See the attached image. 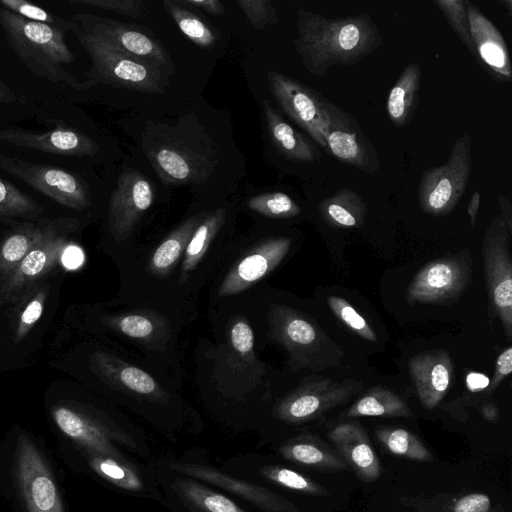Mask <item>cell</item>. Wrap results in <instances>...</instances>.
Returning <instances> with one entry per match:
<instances>
[{
  "instance_id": "1",
  "label": "cell",
  "mask_w": 512,
  "mask_h": 512,
  "mask_svg": "<svg viewBox=\"0 0 512 512\" xmlns=\"http://www.w3.org/2000/svg\"><path fill=\"white\" fill-rule=\"evenodd\" d=\"M295 49L304 68L316 77L333 66H351L383 43L380 29L367 12L330 18L306 9L297 11Z\"/></svg>"
},
{
  "instance_id": "2",
  "label": "cell",
  "mask_w": 512,
  "mask_h": 512,
  "mask_svg": "<svg viewBox=\"0 0 512 512\" xmlns=\"http://www.w3.org/2000/svg\"><path fill=\"white\" fill-rule=\"evenodd\" d=\"M0 25L18 59L36 76L84 89L63 65L74 62L65 42V29L27 20L0 6Z\"/></svg>"
},
{
  "instance_id": "3",
  "label": "cell",
  "mask_w": 512,
  "mask_h": 512,
  "mask_svg": "<svg viewBox=\"0 0 512 512\" xmlns=\"http://www.w3.org/2000/svg\"><path fill=\"white\" fill-rule=\"evenodd\" d=\"M266 325L268 338L287 351L293 370L336 366L344 354L317 324L290 306L270 303Z\"/></svg>"
},
{
  "instance_id": "4",
  "label": "cell",
  "mask_w": 512,
  "mask_h": 512,
  "mask_svg": "<svg viewBox=\"0 0 512 512\" xmlns=\"http://www.w3.org/2000/svg\"><path fill=\"white\" fill-rule=\"evenodd\" d=\"M288 236H265L240 248H230L214 276L212 300H233L268 277L290 252Z\"/></svg>"
},
{
  "instance_id": "5",
  "label": "cell",
  "mask_w": 512,
  "mask_h": 512,
  "mask_svg": "<svg viewBox=\"0 0 512 512\" xmlns=\"http://www.w3.org/2000/svg\"><path fill=\"white\" fill-rule=\"evenodd\" d=\"M69 29L91 59L88 79L83 85L85 89L106 83L144 93H162L165 90L167 81L160 69L119 51L103 38L81 28L74 20L69 21Z\"/></svg>"
},
{
  "instance_id": "6",
  "label": "cell",
  "mask_w": 512,
  "mask_h": 512,
  "mask_svg": "<svg viewBox=\"0 0 512 512\" xmlns=\"http://www.w3.org/2000/svg\"><path fill=\"white\" fill-rule=\"evenodd\" d=\"M184 320L177 313L143 306L106 314L101 318V323L144 356H150L153 361H163L164 356L168 360H174L177 356L180 324Z\"/></svg>"
},
{
  "instance_id": "7",
  "label": "cell",
  "mask_w": 512,
  "mask_h": 512,
  "mask_svg": "<svg viewBox=\"0 0 512 512\" xmlns=\"http://www.w3.org/2000/svg\"><path fill=\"white\" fill-rule=\"evenodd\" d=\"M224 324L220 335L222 341L210 356L215 384H268L267 366L256 355L255 334L248 318L241 313L230 314Z\"/></svg>"
},
{
  "instance_id": "8",
  "label": "cell",
  "mask_w": 512,
  "mask_h": 512,
  "mask_svg": "<svg viewBox=\"0 0 512 512\" xmlns=\"http://www.w3.org/2000/svg\"><path fill=\"white\" fill-rule=\"evenodd\" d=\"M471 169V137L464 132L454 142L447 161L422 174L417 190L421 209L438 217L449 214L466 191Z\"/></svg>"
},
{
  "instance_id": "9",
  "label": "cell",
  "mask_w": 512,
  "mask_h": 512,
  "mask_svg": "<svg viewBox=\"0 0 512 512\" xmlns=\"http://www.w3.org/2000/svg\"><path fill=\"white\" fill-rule=\"evenodd\" d=\"M502 217L497 215L486 230L482 255L486 285L495 312L504 331L512 337V262L509 252V236Z\"/></svg>"
},
{
  "instance_id": "10",
  "label": "cell",
  "mask_w": 512,
  "mask_h": 512,
  "mask_svg": "<svg viewBox=\"0 0 512 512\" xmlns=\"http://www.w3.org/2000/svg\"><path fill=\"white\" fill-rule=\"evenodd\" d=\"M327 153L338 161L374 174L380 168L377 150L364 134L357 119L325 97Z\"/></svg>"
},
{
  "instance_id": "11",
  "label": "cell",
  "mask_w": 512,
  "mask_h": 512,
  "mask_svg": "<svg viewBox=\"0 0 512 512\" xmlns=\"http://www.w3.org/2000/svg\"><path fill=\"white\" fill-rule=\"evenodd\" d=\"M269 90L280 108L327 152L325 97L303 83L277 71L267 73Z\"/></svg>"
},
{
  "instance_id": "12",
  "label": "cell",
  "mask_w": 512,
  "mask_h": 512,
  "mask_svg": "<svg viewBox=\"0 0 512 512\" xmlns=\"http://www.w3.org/2000/svg\"><path fill=\"white\" fill-rule=\"evenodd\" d=\"M0 168L65 207L83 210L90 206L85 183L63 169L3 154H0Z\"/></svg>"
},
{
  "instance_id": "13",
  "label": "cell",
  "mask_w": 512,
  "mask_h": 512,
  "mask_svg": "<svg viewBox=\"0 0 512 512\" xmlns=\"http://www.w3.org/2000/svg\"><path fill=\"white\" fill-rule=\"evenodd\" d=\"M471 278L470 259L463 253L436 259L423 266L410 282V303L444 304L458 299Z\"/></svg>"
},
{
  "instance_id": "14",
  "label": "cell",
  "mask_w": 512,
  "mask_h": 512,
  "mask_svg": "<svg viewBox=\"0 0 512 512\" xmlns=\"http://www.w3.org/2000/svg\"><path fill=\"white\" fill-rule=\"evenodd\" d=\"M361 387L352 380L336 382L324 377L303 379L279 404L278 414L290 422L319 418L345 403Z\"/></svg>"
},
{
  "instance_id": "15",
  "label": "cell",
  "mask_w": 512,
  "mask_h": 512,
  "mask_svg": "<svg viewBox=\"0 0 512 512\" xmlns=\"http://www.w3.org/2000/svg\"><path fill=\"white\" fill-rule=\"evenodd\" d=\"M18 486L28 512H64L54 479L41 454L20 434L15 453Z\"/></svg>"
},
{
  "instance_id": "16",
  "label": "cell",
  "mask_w": 512,
  "mask_h": 512,
  "mask_svg": "<svg viewBox=\"0 0 512 512\" xmlns=\"http://www.w3.org/2000/svg\"><path fill=\"white\" fill-rule=\"evenodd\" d=\"M153 199V187L143 174L134 169L121 173L108 206V231L115 243L132 236Z\"/></svg>"
},
{
  "instance_id": "17",
  "label": "cell",
  "mask_w": 512,
  "mask_h": 512,
  "mask_svg": "<svg viewBox=\"0 0 512 512\" xmlns=\"http://www.w3.org/2000/svg\"><path fill=\"white\" fill-rule=\"evenodd\" d=\"M73 20L84 30L103 38L119 51L160 69L170 66L165 49L146 34L125 23L91 14H77Z\"/></svg>"
},
{
  "instance_id": "18",
  "label": "cell",
  "mask_w": 512,
  "mask_h": 512,
  "mask_svg": "<svg viewBox=\"0 0 512 512\" xmlns=\"http://www.w3.org/2000/svg\"><path fill=\"white\" fill-rule=\"evenodd\" d=\"M66 239L51 225L44 228L41 238L0 284V303L10 301L22 289L48 274L61 260L67 247Z\"/></svg>"
},
{
  "instance_id": "19",
  "label": "cell",
  "mask_w": 512,
  "mask_h": 512,
  "mask_svg": "<svg viewBox=\"0 0 512 512\" xmlns=\"http://www.w3.org/2000/svg\"><path fill=\"white\" fill-rule=\"evenodd\" d=\"M90 367L103 383L117 390L155 401L168 398L166 390L151 373L114 354L95 351L90 357Z\"/></svg>"
},
{
  "instance_id": "20",
  "label": "cell",
  "mask_w": 512,
  "mask_h": 512,
  "mask_svg": "<svg viewBox=\"0 0 512 512\" xmlns=\"http://www.w3.org/2000/svg\"><path fill=\"white\" fill-rule=\"evenodd\" d=\"M466 4L475 56L480 58L497 81L511 82V60L501 32L475 4L468 0Z\"/></svg>"
},
{
  "instance_id": "21",
  "label": "cell",
  "mask_w": 512,
  "mask_h": 512,
  "mask_svg": "<svg viewBox=\"0 0 512 512\" xmlns=\"http://www.w3.org/2000/svg\"><path fill=\"white\" fill-rule=\"evenodd\" d=\"M0 141L68 156H90L96 154L99 149L97 143L87 135L65 128L41 133L21 129H3L0 130Z\"/></svg>"
},
{
  "instance_id": "22",
  "label": "cell",
  "mask_w": 512,
  "mask_h": 512,
  "mask_svg": "<svg viewBox=\"0 0 512 512\" xmlns=\"http://www.w3.org/2000/svg\"><path fill=\"white\" fill-rule=\"evenodd\" d=\"M409 372L420 402L433 409L449 390L453 365L446 351H426L411 358Z\"/></svg>"
},
{
  "instance_id": "23",
  "label": "cell",
  "mask_w": 512,
  "mask_h": 512,
  "mask_svg": "<svg viewBox=\"0 0 512 512\" xmlns=\"http://www.w3.org/2000/svg\"><path fill=\"white\" fill-rule=\"evenodd\" d=\"M327 436L362 481L372 482L380 477V461L358 422L339 424Z\"/></svg>"
},
{
  "instance_id": "24",
  "label": "cell",
  "mask_w": 512,
  "mask_h": 512,
  "mask_svg": "<svg viewBox=\"0 0 512 512\" xmlns=\"http://www.w3.org/2000/svg\"><path fill=\"white\" fill-rule=\"evenodd\" d=\"M177 472L212 483L253 502L266 512H301L293 503L264 487L227 476L212 468L195 464H171Z\"/></svg>"
},
{
  "instance_id": "25",
  "label": "cell",
  "mask_w": 512,
  "mask_h": 512,
  "mask_svg": "<svg viewBox=\"0 0 512 512\" xmlns=\"http://www.w3.org/2000/svg\"><path fill=\"white\" fill-rule=\"evenodd\" d=\"M51 415L58 428L69 438L96 455L118 457L103 429L84 413L67 405H56Z\"/></svg>"
},
{
  "instance_id": "26",
  "label": "cell",
  "mask_w": 512,
  "mask_h": 512,
  "mask_svg": "<svg viewBox=\"0 0 512 512\" xmlns=\"http://www.w3.org/2000/svg\"><path fill=\"white\" fill-rule=\"evenodd\" d=\"M263 112L270 139L285 158L300 163H311L321 159L317 147L286 122L270 103L264 102Z\"/></svg>"
},
{
  "instance_id": "27",
  "label": "cell",
  "mask_w": 512,
  "mask_h": 512,
  "mask_svg": "<svg viewBox=\"0 0 512 512\" xmlns=\"http://www.w3.org/2000/svg\"><path fill=\"white\" fill-rule=\"evenodd\" d=\"M421 67L419 63L408 64L395 84L390 89L387 98V113L390 121L398 128L411 123L415 115L420 91Z\"/></svg>"
},
{
  "instance_id": "28",
  "label": "cell",
  "mask_w": 512,
  "mask_h": 512,
  "mask_svg": "<svg viewBox=\"0 0 512 512\" xmlns=\"http://www.w3.org/2000/svg\"><path fill=\"white\" fill-rule=\"evenodd\" d=\"M283 453L299 464L324 472H339L348 468L347 461L337 449L311 435L296 439L283 449Z\"/></svg>"
},
{
  "instance_id": "29",
  "label": "cell",
  "mask_w": 512,
  "mask_h": 512,
  "mask_svg": "<svg viewBox=\"0 0 512 512\" xmlns=\"http://www.w3.org/2000/svg\"><path fill=\"white\" fill-rule=\"evenodd\" d=\"M318 209L323 220L334 228L360 227L368 212L364 199L346 187L321 200Z\"/></svg>"
},
{
  "instance_id": "30",
  "label": "cell",
  "mask_w": 512,
  "mask_h": 512,
  "mask_svg": "<svg viewBox=\"0 0 512 512\" xmlns=\"http://www.w3.org/2000/svg\"><path fill=\"white\" fill-rule=\"evenodd\" d=\"M347 417H411L409 406L394 392L374 387L346 411Z\"/></svg>"
},
{
  "instance_id": "31",
  "label": "cell",
  "mask_w": 512,
  "mask_h": 512,
  "mask_svg": "<svg viewBox=\"0 0 512 512\" xmlns=\"http://www.w3.org/2000/svg\"><path fill=\"white\" fill-rule=\"evenodd\" d=\"M45 227L24 223L0 243V275L6 279L41 238ZM2 280V281H3Z\"/></svg>"
},
{
  "instance_id": "32",
  "label": "cell",
  "mask_w": 512,
  "mask_h": 512,
  "mask_svg": "<svg viewBox=\"0 0 512 512\" xmlns=\"http://www.w3.org/2000/svg\"><path fill=\"white\" fill-rule=\"evenodd\" d=\"M375 434L378 441L393 455L423 462L433 459L426 446L409 430L388 427L377 429Z\"/></svg>"
},
{
  "instance_id": "33",
  "label": "cell",
  "mask_w": 512,
  "mask_h": 512,
  "mask_svg": "<svg viewBox=\"0 0 512 512\" xmlns=\"http://www.w3.org/2000/svg\"><path fill=\"white\" fill-rule=\"evenodd\" d=\"M174 489L203 512H246L227 497L193 481L178 479Z\"/></svg>"
},
{
  "instance_id": "34",
  "label": "cell",
  "mask_w": 512,
  "mask_h": 512,
  "mask_svg": "<svg viewBox=\"0 0 512 512\" xmlns=\"http://www.w3.org/2000/svg\"><path fill=\"white\" fill-rule=\"evenodd\" d=\"M163 5L181 32L194 44L205 49L215 44L214 33L196 14L182 7L178 1L164 0Z\"/></svg>"
},
{
  "instance_id": "35",
  "label": "cell",
  "mask_w": 512,
  "mask_h": 512,
  "mask_svg": "<svg viewBox=\"0 0 512 512\" xmlns=\"http://www.w3.org/2000/svg\"><path fill=\"white\" fill-rule=\"evenodd\" d=\"M42 212L43 208L33 198L0 178V221L19 217L33 218Z\"/></svg>"
},
{
  "instance_id": "36",
  "label": "cell",
  "mask_w": 512,
  "mask_h": 512,
  "mask_svg": "<svg viewBox=\"0 0 512 512\" xmlns=\"http://www.w3.org/2000/svg\"><path fill=\"white\" fill-rule=\"evenodd\" d=\"M250 210L271 219H287L300 214V207L283 192L264 193L250 198Z\"/></svg>"
},
{
  "instance_id": "37",
  "label": "cell",
  "mask_w": 512,
  "mask_h": 512,
  "mask_svg": "<svg viewBox=\"0 0 512 512\" xmlns=\"http://www.w3.org/2000/svg\"><path fill=\"white\" fill-rule=\"evenodd\" d=\"M434 4L443 14L446 21L458 35L470 54L475 56L470 34L466 0H435Z\"/></svg>"
},
{
  "instance_id": "38",
  "label": "cell",
  "mask_w": 512,
  "mask_h": 512,
  "mask_svg": "<svg viewBox=\"0 0 512 512\" xmlns=\"http://www.w3.org/2000/svg\"><path fill=\"white\" fill-rule=\"evenodd\" d=\"M93 470L108 481L126 489H139L140 480L136 474L115 459L94 454L89 459Z\"/></svg>"
},
{
  "instance_id": "39",
  "label": "cell",
  "mask_w": 512,
  "mask_h": 512,
  "mask_svg": "<svg viewBox=\"0 0 512 512\" xmlns=\"http://www.w3.org/2000/svg\"><path fill=\"white\" fill-rule=\"evenodd\" d=\"M327 303L333 313L354 333L371 342L377 340V336L369 323L345 299L330 296Z\"/></svg>"
},
{
  "instance_id": "40",
  "label": "cell",
  "mask_w": 512,
  "mask_h": 512,
  "mask_svg": "<svg viewBox=\"0 0 512 512\" xmlns=\"http://www.w3.org/2000/svg\"><path fill=\"white\" fill-rule=\"evenodd\" d=\"M263 471L262 473L267 478L287 488L315 495L327 493L324 487L293 470L281 467H267Z\"/></svg>"
},
{
  "instance_id": "41",
  "label": "cell",
  "mask_w": 512,
  "mask_h": 512,
  "mask_svg": "<svg viewBox=\"0 0 512 512\" xmlns=\"http://www.w3.org/2000/svg\"><path fill=\"white\" fill-rule=\"evenodd\" d=\"M46 297L47 293L45 289L41 288L26 303L25 307L19 315L17 325L15 327V343L21 342L41 318L46 302Z\"/></svg>"
},
{
  "instance_id": "42",
  "label": "cell",
  "mask_w": 512,
  "mask_h": 512,
  "mask_svg": "<svg viewBox=\"0 0 512 512\" xmlns=\"http://www.w3.org/2000/svg\"><path fill=\"white\" fill-rule=\"evenodd\" d=\"M155 162L161 173L175 182L186 181L191 175V165L188 160L173 149H160L156 154Z\"/></svg>"
},
{
  "instance_id": "43",
  "label": "cell",
  "mask_w": 512,
  "mask_h": 512,
  "mask_svg": "<svg viewBox=\"0 0 512 512\" xmlns=\"http://www.w3.org/2000/svg\"><path fill=\"white\" fill-rule=\"evenodd\" d=\"M0 5L11 12L34 22L69 28V21L62 20L42 7L25 0H1Z\"/></svg>"
},
{
  "instance_id": "44",
  "label": "cell",
  "mask_w": 512,
  "mask_h": 512,
  "mask_svg": "<svg viewBox=\"0 0 512 512\" xmlns=\"http://www.w3.org/2000/svg\"><path fill=\"white\" fill-rule=\"evenodd\" d=\"M248 21L258 30L268 24L278 23L275 7L269 0H237Z\"/></svg>"
},
{
  "instance_id": "45",
  "label": "cell",
  "mask_w": 512,
  "mask_h": 512,
  "mask_svg": "<svg viewBox=\"0 0 512 512\" xmlns=\"http://www.w3.org/2000/svg\"><path fill=\"white\" fill-rule=\"evenodd\" d=\"M71 3L92 6L129 17H141L143 2L140 0H70Z\"/></svg>"
},
{
  "instance_id": "46",
  "label": "cell",
  "mask_w": 512,
  "mask_h": 512,
  "mask_svg": "<svg viewBox=\"0 0 512 512\" xmlns=\"http://www.w3.org/2000/svg\"><path fill=\"white\" fill-rule=\"evenodd\" d=\"M491 500L483 493L468 494L456 501L452 512H491Z\"/></svg>"
},
{
  "instance_id": "47",
  "label": "cell",
  "mask_w": 512,
  "mask_h": 512,
  "mask_svg": "<svg viewBox=\"0 0 512 512\" xmlns=\"http://www.w3.org/2000/svg\"><path fill=\"white\" fill-rule=\"evenodd\" d=\"M512 372V347L505 349L497 358L494 375L485 393L494 391L500 382Z\"/></svg>"
},
{
  "instance_id": "48",
  "label": "cell",
  "mask_w": 512,
  "mask_h": 512,
  "mask_svg": "<svg viewBox=\"0 0 512 512\" xmlns=\"http://www.w3.org/2000/svg\"><path fill=\"white\" fill-rule=\"evenodd\" d=\"M180 3L198 8L214 16L223 15L225 11L223 4L218 0H184Z\"/></svg>"
},
{
  "instance_id": "49",
  "label": "cell",
  "mask_w": 512,
  "mask_h": 512,
  "mask_svg": "<svg viewBox=\"0 0 512 512\" xmlns=\"http://www.w3.org/2000/svg\"><path fill=\"white\" fill-rule=\"evenodd\" d=\"M61 259H63V262L67 267L74 268L79 266L83 259V255L77 247L67 245Z\"/></svg>"
},
{
  "instance_id": "50",
  "label": "cell",
  "mask_w": 512,
  "mask_h": 512,
  "mask_svg": "<svg viewBox=\"0 0 512 512\" xmlns=\"http://www.w3.org/2000/svg\"><path fill=\"white\" fill-rule=\"evenodd\" d=\"M467 387L472 392L484 390L489 385V379L480 373L472 372L466 378Z\"/></svg>"
},
{
  "instance_id": "51",
  "label": "cell",
  "mask_w": 512,
  "mask_h": 512,
  "mask_svg": "<svg viewBox=\"0 0 512 512\" xmlns=\"http://www.w3.org/2000/svg\"><path fill=\"white\" fill-rule=\"evenodd\" d=\"M498 203L500 206V216L505 222L507 228L512 233V207L509 200L502 196H498Z\"/></svg>"
},
{
  "instance_id": "52",
  "label": "cell",
  "mask_w": 512,
  "mask_h": 512,
  "mask_svg": "<svg viewBox=\"0 0 512 512\" xmlns=\"http://www.w3.org/2000/svg\"><path fill=\"white\" fill-rule=\"evenodd\" d=\"M479 205H480V194H479V192L475 191L473 193V195L471 196L469 203H468V207H467V212L469 214L472 227L474 226L475 221H476V216H477V213L479 210Z\"/></svg>"
},
{
  "instance_id": "53",
  "label": "cell",
  "mask_w": 512,
  "mask_h": 512,
  "mask_svg": "<svg viewBox=\"0 0 512 512\" xmlns=\"http://www.w3.org/2000/svg\"><path fill=\"white\" fill-rule=\"evenodd\" d=\"M481 413L483 417L488 421H497L498 419V408L494 404H486L482 407Z\"/></svg>"
},
{
  "instance_id": "54",
  "label": "cell",
  "mask_w": 512,
  "mask_h": 512,
  "mask_svg": "<svg viewBox=\"0 0 512 512\" xmlns=\"http://www.w3.org/2000/svg\"><path fill=\"white\" fill-rule=\"evenodd\" d=\"M14 93L2 82H0V103H11L15 101Z\"/></svg>"
},
{
  "instance_id": "55",
  "label": "cell",
  "mask_w": 512,
  "mask_h": 512,
  "mask_svg": "<svg viewBox=\"0 0 512 512\" xmlns=\"http://www.w3.org/2000/svg\"><path fill=\"white\" fill-rule=\"evenodd\" d=\"M498 2L506 8L508 16H511L512 15V0H499Z\"/></svg>"
}]
</instances>
